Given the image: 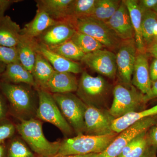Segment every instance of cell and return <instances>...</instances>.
<instances>
[{"mask_svg": "<svg viewBox=\"0 0 157 157\" xmlns=\"http://www.w3.org/2000/svg\"><path fill=\"white\" fill-rule=\"evenodd\" d=\"M151 84L147 54L137 51L132 84L144 95H147L150 93Z\"/></svg>", "mask_w": 157, "mask_h": 157, "instance_id": "9a60e30c", "label": "cell"}, {"mask_svg": "<svg viewBox=\"0 0 157 157\" xmlns=\"http://www.w3.org/2000/svg\"><path fill=\"white\" fill-rule=\"evenodd\" d=\"M113 100L109 111L115 119L143 110L146 104L144 95L132 84L117 85L113 89Z\"/></svg>", "mask_w": 157, "mask_h": 157, "instance_id": "277c9868", "label": "cell"}, {"mask_svg": "<svg viewBox=\"0 0 157 157\" xmlns=\"http://www.w3.org/2000/svg\"><path fill=\"white\" fill-rule=\"evenodd\" d=\"M15 128L14 125L9 122H5L0 124V145H2L5 140L13 136Z\"/></svg>", "mask_w": 157, "mask_h": 157, "instance_id": "d6a6232c", "label": "cell"}, {"mask_svg": "<svg viewBox=\"0 0 157 157\" xmlns=\"http://www.w3.org/2000/svg\"><path fill=\"white\" fill-rule=\"evenodd\" d=\"M121 1L96 0L95 6L90 17L105 22L118 9Z\"/></svg>", "mask_w": 157, "mask_h": 157, "instance_id": "484cf974", "label": "cell"}, {"mask_svg": "<svg viewBox=\"0 0 157 157\" xmlns=\"http://www.w3.org/2000/svg\"><path fill=\"white\" fill-rule=\"evenodd\" d=\"M150 77L151 82L157 80V58H154L149 67Z\"/></svg>", "mask_w": 157, "mask_h": 157, "instance_id": "74e56055", "label": "cell"}, {"mask_svg": "<svg viewBox=\"0 0 157 157\" xmlns=\"http://www.w3.org/2000/svg\"><path fill=\"white\" fill-rule=\"evenodd\" d=\"M155 39H157V38H155Z\"/></svg>", "mask_w": 157, "mask_h": 157, "instance_id": "7dc6e473", "label": "cell"}, {"mask_svg": "<svg viewBox=\"0 0 157 157\" xmlns=\"http://www.w3.org/2000/svg\"><path fill=\"white\" fill-rule=\"evenodd\" d=\"M96 0H73L68 16L71 20L90 17L94 9Z\"/></svg>", "mask_w": 157, "mask_h": 157, "instance_id": "4316f807", "label": "cell"}, {"mask_svg": "<svg viewBox=\"0 0 157 157\" xmlns=\"http://www.w3.org/2000/svg\"><path fill=\"white\" fill-rule=\"evenodd\" d=\"M117 135L115 132L101 136L83 134L67 138L61 142L56 155L101 153L106 149Z\"/></svg>", "mask_w": 157, "mask_h": 157, "instance_id": "7a4b0ae2", "label": "cell"}, {"mask_svg": "<svg viewBox=\"0 0 157 157\" xmlns=\"http://www.w3.org/2000/svg\"><path fill=\"white\" fill-rule=\"evenodd\" d=\"M21 1L19 0H0V19L5 16V12L11 5Z\"/></svg>", "mask_w": 157, "mask_h": 157, "instance_id": "d590c367", "label": "cell"}, {"mask_svg": "<svg viewBox=\"0 0 157 157\" xmlns=\"http://www.w3.org/2000/svg\"><path fill=\"white\" fill-rule=\"evenodd\" d=\"M137 48L135 38L123 40L116 54L117 75L121 84L132 85Z\"/></svg>", "mask_w": 157, "mask_h": 157, "instance_id": "8fae6325", "label": "cell"}, {"mask_svg": "<svg viewBox=\"0 0 157 157\" xmlns=\"http://www.w3.org/2000/svg\"><path fill=\"white\" fill-rule=\"evenodd\" d=\"M114 119L109 110L86 105L84 135L101 136L112 134V123Z\"/></svg>", "mask_w": 157, "mask_h": 157, "instance_id": "30bf717a", "label": "cell"}, {"mask_svg": "<svg viewBox=\"0 0 157 157\" xmlns=\"http://www.w3.org/2000/svg\"><path fill=\"white\" fill-rule=\"evenodd\" d=\"M0 157H6V150L2 144L0 145Z\"/></svg>", "mask_w": 157, "mask_h": 157, "instance_id": "b9f144b4", "label": "cell"}, {"mask_svg": "<svg viewBox=\"0 0 157 157\" xmlns=\"http://www.w3.org/2000/svg\"><path fill=\"white\" fill-rule=\"evenodd\" d=\"M157 98V80L152 82L150 93L147 95H144V101L145 104L153 99Z\"/></svg>", "mask_w": 157, "mask_h": 157, "instance_id": "8d00e7d4", "label": "cell"}, {"mask_svg": "<svg viewBox=\"0 0 157 157\" xmlns=\"http://www.w3.org/2000/svg\"><path fill=\"white\" fill-rule=\"evenodd\" d=\"M149 143L157 148V126L152 127L147 132Z\"/></svg>", "mask_w": 157, "mask_h": 157, "instance_id": "e575fe53", "label": "cell"}, {"mask_svg": "<svg viewBox=\"0 0 157 157\" xmlns=\"http://www.w3.org/2000/svg\"><path fill=\"white\" fill-rule=\"evenodd\" d=\"M153 11H155L156 13H157V5L155 7L154 9H153Z\"/></svg>", "mask_w": 157, "mask_h": 157, "instance_id": "bcb514c9", "label": "cell"}, {"mask_svg": "<svg viewBox=\"0 0 157 157\" xmlns=\"http://www.w3.org/2000/svg\"><path fill=\"white\" fill-rule=\"evenodd\" d=\"M21 28L11 17L5 15L0 19V45L16 47L20 38Z\"/></svg>", "mask_w": 157, "mask_h": 157, "instance_id": "7402d4cb", "label": "cell"}, {"mask_svg": "<svg viewBox=\"0 0 157 157\" xmlns=\"http://www.w3.org/2000/svg\"><path fill=\"white\" fill-rule=\"evenodd\" d=\"M71 40L85 54L103 49L104 46L92 37L76 31Z\"/></svg>", "mask_w": 157, "mask_h": 157, "instance_id": "f1b7e54d", "label": "cell"}, {"mask_svg": "<svg viewBox=\"0 0 157 157\" xmlns=\"http://www.w3.org/2000/svg\"><path fill=\"white\" fill-rule=\"evenodd\" d=\"M0 62L6 65L20 63L17 48L0 45Z\"/></svg>", "mask_w": 157, "mask_h": 157, "instance_id": "1f68e13d", "label": "cell"}, {"mask_svg": "<svg viewBox=\"0 0 157 157\" xmlns=\"http://www.w3.org/2000/svg\"><path fill=\"white\" fill-rule=\"evenodd\" d=\"M98 153H91L86 155H56L52 157H98Z\"/></svg>", "mask_w": 157, "mask_h": 157, "instance_id": "60d3db41", "label": "cell"}, {"mask_svg": "<svg viewBox=\"0 0 157 157\" xmlns=\"http://www.w3.org/2000/svg\"><path fill=\"white\" fill-rule=\"evenodd\" d=\"M1 81L13 84L23 83L36 88L32 73L20 63H13L6 65V70L1 76Z\"/></svg>", "mask_w": 157, "mask_h": 157, "instance_id": "ac0fdd59", "label": "cell"}, {"mask_svg": "<svg viewBox=\"0 0 157 157\" xmlns=\"http://www.w3.org/2000/svg\"><path fill=\"white\" fill-rule=\"evenodd\" d=\"M76 32L72 21H58L47 29L36 40L47 48H52L70 40Z\"/></svg>", "mask_w": 157, "mask_h": 157, "instance_id": "4fadbf2b", "label": "cell"}, {"mask_svg": "<svg viewBox=\"0 0 157 157\" xmlns=\"http://www.w3.org/2000/svg\"><path fill=\"white\" fill-rule=\"evenodd\" d=\"M6 157H34V155L25 144L15 139L9 144L6 151Z\"/></svg>", "mask_w": 157, "mask_h": 157, "instance_id": "4dcf8cb0", "label": "cell"}, {"mask_svg": "<svg viewBox=\"0 0 157 157\" xmlns=\"http://www.w3.org/2000/svg\"><path fill=\"white\" fill-rule=\"evenodd\" d=\"M39 107L37 117L56 126L64 135L70 136L73 130L62 114L51 93L43 89H37Z\"/></svg>", "mask_w": 157, "mask_h": 157, "instance_id": "52a82bcc", "label": "cell"}, {"mask_svg": "<svg viewBox=\"0 0 157 157\" xmlns=\"http://www.w3.org/2000/svg\"><path fill=\"white\" fill-rule=\"evenodd\" d=\"M38 44L36 39L21 35L16 46L20 63L31 73L36 62Z\"/></svg>", "mask_w": 157, "mask_h": 157, "instance_id": "44dd1931", "label": "cell"}, {"mask_svg": "<svg viewBox=\"0 0 157 157\" xmlns=\"http://www.w3.org/2000/svg\"><path fill=\"white\" fill-rule=\"evenodd\" d=\"M78 81L75 74L55 71L47 83L46 90L52 94L76 92Z\"/></svg>", "mask_w": 157, "mask_h": 157, "instance_id": "e0dca14e", "label": "cell"}, {"mask_svg": "<svg viewBox=\"0 0 157 157\" xmlns=\"http://www.w3.org/2000/svg\"><path fill=\"white\" fill-rule=\"evenodd\" d=\"M137 4L142 13L147 10H152L157 5V0L137 1Z\"/></svg>", "mask_w": 157, "mask_h": 157, "instance_id": "836d02e7", "label": "cell"}, {"mask_svg": "<svg viewBox=\"0 0 157 157\" xmlns=\"http://www.w3.org/2000/svg\"><path fill=\"white\" fill-rule=\"evenodd\" d=\"M145 52L155 58H157V39H155L153 42L145 48Z\"/></svg>", "mask_w": 157, "mask_h": 157, "instance_id": "f35d334b", "label": "cell"}, {"mask_svg": "<svg viewBox=\"0 0 157 157\" xmlns=\"http://www.w3.org/2000/svg\"><path fill=\"white\" fill-rule=\"evenodd\" d=\"M4 98H5V96L0 90V121L5 117L6 113V104Z\"/></svg>", "mask_w": 157, "mask_h": 157, "instance_id": "ab89813d", "label": "cell"}, {"mask_svg": "<svg viewBox=\"0 0 157 157\" xmlns=\"http://www.w3.org/2000/svg\"><path fill=\"white\" fill-rule=\"evenodd\" d=\"M16 128L23 139L36 153L43 157H52L57 154L61 142H50L47 140L43 134L40 121L33 118L23 120Z\"/></svg>", "mask_w": 157, "mask_h": 157, "instance_id": "6da1fadb", "label": "cell"}, {"mask_svg": "<svg viewBox=\"0 0 157 157\" xmlns=\"http://www.w3.org/2000/svg\"><path fill=\"white\" fill-rule=\"evenodd\" d=\"M0 90L15 112L19 114L27 115L33 112V96L28 88L22 85L1 81Z\"/></svg>", "mask_w": 157, "mask_h": 157, "instance_id": "9c48e42d", "label": "cell"}, {"mask_svg": "<svg viewBox=\"0 0 157 157\" xmlns=\"http://www.w3.org/2000/svg\"><path fill=\"white\" fill-rule=\"evenodd\" d=\"M73 21L76 31L92 37L108 50L117 52L123 40L105 22L90 17L78 18Z\"/></svg>", "mask_w": 157, "mask_h": 157, "instance_id": "5b68a950", "label": "cell"}, {"mask_svg": "<svg viewBox=\"0 0 157 157\" xmlns=\"http://www.w3.org/2000/svg\"><path fill=\"white\" fill-rule=\"evenodd\" d=\"M6 65L0 62V76L6 70Z\"/></svg>", "mask_w": 157, "mask_h": 157, "instance_id": "7bdbcfd3", "label": "cell"}, {"mask_svg": "<svg viewBox=\"0 0 157 157\" xmlns=\"http://www.w3.org/2000/svg\"><path fill=\"white\" fill-rule=\"evenodd\" d=\"M109 28L122 40L135 38L128 10L123 1L114 14L105 22Z\"/></svg>", "mask_w": 157, "mask_h": 157, "instance_id": "5bb4252c", "label": "cell"}, {"mask_svg": "<svg viewBox=\"0 0 157 157\" xmlns=\"http://www.w3.org/2000/svg\"><path fill=\"white\" fill-rule=\"evenodd\" d=\"M55 71L48 61L38 52L32 71L36 89L46 90L47 83Z\"/></svg>", "mask_w": 157, "mask_h": 157, "instance_id": "cb8c5ba5", "label": "cell"}, {"mask_svg": "<svg viewBox=\"0 0 157 157\" xmlns=\"http://www.w3.org/2000/svg\"><path fill=\"white\" fill-rule=\"evenodd\" d=\"M73 0H36L37 9L44 11L56 21L70 20L68 13Z\"/></svg>", "mask_w": 157, "mask_h": 157, "instance_id": "d6986e66", "label": "cell"}, {"mask_svg": "<svg viewBox=\"0 0 157 157\" xmlns=\"http://www.w3.org/2000/svg\"><path fill=\"white\" fill-rule=\"evenodd\" d=\"M153 34L155 38H157V22L155 25L154 28Z\"/></svg>", "mask_w": 157, "mask_h": 157, "instance_id": "f6af8a7d", "label": "cell"}, {"mask_svg": "<svg viewBox=\"0 0 157 157\" xmlns=\"http://www.w3.org/2000/svg\"><path fill=\"white\" fill-rule=\"evenodd\" d=\"M157 22V13L153 10H147L142 13L141 31L145 48L155 39L154 28Z\"/></svg>", "mask_w": 157, "mask_h": 157, "instance_id": "83f0119b", "label": "cell"}, {"mask_svg": "<svg viewBox=\"0 0 157 157\" xmlns=\"http://www.w3.org/2000/svg\"><path fill=\"white\" fill-rule=\"evenodd\" d=\"M96 73L114 79L117 73L116 54L107 49H101L86 54L81 61Z\"/></svg>", "mask_w": 157, "mask_h": 157, "instance_id": "7c38bea8", "label": "cell"}, {"mask_svg": "<svg viewBox=\"0 0 157 157\" xmlns=\"http://www.w3.org/2000/svg\"><path fill=\"white\" fill-rule=\"evenodd\" d=\"M147 132L138 135L127 144L118 157H144L156 149L149 143Z\"/></svg>", "mask_w": 157, "mask_h": 157, "instance_id": "603a6c76", "label": "cell"}, {"mask_svg": "<svg viewBox=\"0 0 157 157\" xmlns=\"http://www.w3.org/2000/svg\"><path fill=\"white\" fill-rule=\"evenodd\" d=\"M48 48L65 58L73 61H81L86 55L71 39L61 45Z\"/></svg>", "mask_w": 157, "mask_h": 157, "instance_id": "f546056e", "label": "cell"}, {"mask_svg": "<svg viewBox=\"0 0 157 157\" xmlns=\"http://www.w3.org/2000/svg\"><path fill=\"white\" fill-rule=\"evenodd\" d=\"M157 149L155 150L152 152H151L149 154L147 155L146 156L144 157H157Z\"/></svg>", "mask_w": 157, "mask_h": 157, "instance_id": "ee69618b", "label": "cell"}, {"mask_svg": "<svg viewBox=\"0 0 157 157\" xmlns=\"http://www.w3.org/2000/svg\"><path fill=\"white\" fill-rule=\"evenodd\" d=\"M111 91V85L103 76H92L83 71L76 92V95L86 105L103 108Z\"/></svg>", "mask_w": 157, "mask_h": 157, "instance_id": "3957f363", "label": "cell"}, {"mask_svg": "<svg viewBox=\"0 0 157 157\" xmlns=\"http://www.w3.org/2000/svg\"><path fill=\"white\" fill-rule=\"evenodd\" d=\"M61 112L77 135L84 134L86 104L73 93L52 94Z\"/></svg>", "mask_w": 157, "mask_h": 157, "instance_id": "8992f818", "label": "cell"}, {"mask_svg": "<svg viewBox=\"0 0 157 157\" xmlns=\"http://www.w3.org/2000/svg\"><path fill=\"white\" fill-rule=\"evenodd\" d=\"M37 51L50 63L54 70L59 72H68L76 74L83 72L81 65L77 62L65 58L44 45L38 43Z\"/></svg>", "mask_w": 157, "mask_h": 157, "instance_id": "2e32d148", "label": "cell"}, {"mask_svg": "<svg viewBox=\"0 0 157 157\" xmlns=\"http://www.w3.org/2000/svg\"><path fill=\"white\" fill-rule=\"evenodd\" d=\"M57 22L46 12L37 9L35 17L21 29V34L31 39H36L48 28Z\"/></svg>", "mask_w": 157, "mask_h": 157, "instance_id": "ffe728a7", "label": "cell"}, {"mask_svg": "<svg viewBox=\"0 0 157 157\" xmlns=\"http://www.w3.org/2000/svg\"><path fill=\"white\" fill-rule=\"evenodd\" d=\"M128 10L132 26L135 33V39L137 51L145 52L141 31L142 13L135 0H124Z\"/></svg>", "mask_w": 157, "mask_h": 157, "instance_id": "d4e9b609", "label": "cell"}, {"mask_svg": "<svg viewBox=\"0 0 157 157\" xmlns=\"http://www.w3.org/2000/svg\"><path fill=\"white\" fill-rule=\"evenodd\" d=\"M157 126V115L137 121L118 134L115 139L98 157H118L127 144L138 135L147 132L152 127Z\"/></svg>", "mask_w": 157, "mask_h": 157, "instance_id": "ba28073f", "label": "cell"}]
</instances>
